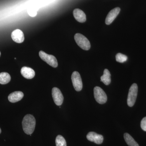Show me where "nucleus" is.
<instances>
[{"mask_svg":"<svg viewBox=\"0 0 146 146\" xmlns=\"http://www.w3.org/2000/svg\"><path fill=\"white\" fill-rule=\"evenodd\" d=\"M22 125L25 133L28 135H31L34 131L36 125L35 118L30 114L26 115L23 120Z\"/></svg>","mask_w":146,"mask_h":146,"instance_id":"nucleus-1","label":"nucleus"},{"mask_svg":"<svg viewBox=\"0 0 146 146\" xmlns=\"http://www.w3.org/2000/svg\"><path fill=\"white\" fill-rule=\"evenodd\" d=\"M138 87L136 83L133 84L131 86L128 95L127 103L129 107H132L136 102L138 94Z\"/></svg>","mask_w":146,"mask_h":146,"instance_id":"nucleus-2","label":"nucleus"},{"mask_svg":"<svg viewBox=\"0 0 146 146\" xmlns=\"http://www.w3.org/2000/svg\"><path fill=\"white\" fill-rule=\"evenodd\" d=\"M74 39L78 45L83 50H88L91 48L90 42L87 38L80 33H76L74 36Z\"/></svg>","mask_w":146,"mask_h":146,"instance_id":"nucleus-3","label":"nucleus"},{"mask_svg":"<svg viewBox=\"0 0 146 146\" xmlns=\"http://www.w3.org/2000/svg\"><path fill=\"white\" fill-rule=\"evenodd\" d=\"M94 96L95 100L100 104H104L107 102V95L104 91L99 86L94 88Z\"/></svg>","mask_w":146,"mask_h":146,"instance_id":"nucleus-4","label":"nucleus"},{"mask_svg":"<svg viewBox=\"0 0 146 146\" xmlns=\"http://www.w3.org/2000/svg\"><path fill=\"white\" fill-rule=\"evenodd\" d=\"M39 56L42 60H44L52 67L55 68L57 67V59L54 56L47 54L43 51H40L39 52Z\"/></svg>","mask_w":146,"mask_h":146,"instance_id":"nucleus-5","label":"nucleus"},{"mask_svg":"<svg viewBox=\"0 0 146 146\" xmlns=\"http://www.w3.org/2000/svg\"><path fill=\"white\" fill-rule=\"evenodd\" d=\"M72 82L74 88L76 91H80L82 89V82L81 76L79 73L75 71L72 75Z\"/></svg>","mask_w":146,"mask_h":146,"instance_id":"nucleus-6","label":"nucleus"},{"mask_svg":"<svg viewBox=\"0 0 146 146\" xmlns=\"http://www.w3.org/2000/svg\"><path fill=\"white\" fill-rule=\"evenodd\" d=\"M52 96L55 104L57 106L61 105L63 102L64 98L60 89L54 87L52 89Z\"/></svg>","mask_w":146,"mask_h":146,"instance_id":"nucleus-7","label":"nucleus"},{"mask_svg":"<svg viewBox=\"0 0 146 146\" xmlns=\"http://www.w3.org/2000/svg\"><path fill=\"white\" fill-rule=\"evenodd\" d=\"M86 138L91 142H94L95 143L100 145L103 142L104 137L102 135L98 134L96 132H89L86 136Z\"/></svg>","mask_w":146,"mask_h":146,"instance_id":"nucleus-8","label":"nucleus"},{"mask_svg":"<svg viewBox=\"0 0 146 146\" xmlns=\"http://www.w3.org/2000/svg\"><path fill=\"white\" fill-rule=\"evenodd\" d=\"M121 9L119 7H116L110 11L106 18V24L107 25H109L112 23V22L115 20L119 13Z\"/></svg>","mask_w":146,"mask_h":146,"instance_id":"nucleus-9","label":"nucleus"},{"mask_svg":"<svg viewBox=\"0 0 146 146\" xmlns=\"http://www.w3.org/2000/svg\"><path fill=\"white\" fill-rule=\"evenodd\" d=\"M11 38L13 41L18 43H21L25 40V36L23 32L20 29H16L11 33Z\"/></svg>","mask_w":146,"mask_h":146,"instance_id":"nucleus-10","label":"nucleus"},{"mask_svg":"<svg viewBox=\"0 0 146 146\" xmlns=\"http://www.w3.org/2000/svg\"><path fill=\"white\" fill-rule=\"evenodd\" d=\"M22 75L24 78L28 79H31L34 78L35 76V72L33 69L29 67H24L21 70Z\"/></svg>","mask_w":146,"mask_h":146,"instance_id":"nucleus-11","label":"nucleus"},{"mask_svg":"<svg viewBox=\"0 0 146 146\" xmlns=\"http://www.w3.org/2000/svg\"><path fill=\"white\" fill-rule=\"evenodd\" d=\"M74 17L77 21L80 23H84L86 21V16L85 13L81 9H76L73 11Z\"/></svg>","mask_w":146,"mask_h":146,"instance_id":"nucleus-12","label":"nucleus"},{"mask_svg":"<svg viewBox=\"0 0 146 146\" xmlns=\"http://www.w3.org/2000/svg\"><path fill=\"white\" fill-rule=\"evenodd\" d=\"M24 94L21 91H15L9 94L8 100L11 103H15L19 102L23 98Z\"/></svg>","mask_w":146,"mask_h":146,"instance_id":"nucleus-13","label":"nucleus"},{"mask_svg":"<svg viewBox=\"0 0 146 146\" xmlns=\"http://www.w3.org/2000/svg\"><path fill=\"white\" fill-rule=\"evenodd\" d=\"M111 74L109 70L108 69H105L104 71V74L101 77V80L102 82L105 85H109L111 82Z\"/></svg>","mask_w":146,"mask_h":146,"instance_id":"nucleus-14","label":"nucleus"},{"mask_svg":"<svg viewBox=\"0 0 146 146\" xmlns=\"http://www.w3.org/2000/svg\"><path fill=\"white\" fill-rule=\"evenodd\" d=\"M124 138L126 143L129 146H139L138 143L129 133H125L124 134Z\"/></svg>","mask_w":146,"mask_h":146,"instance_id":"nucleus-15","label":"nucleus"},{"mask_svg":"<svg viewBox=\"0 0 146 146\" xmlns=\"http://www.w3.org/2000/svg\"><path fill=\"white\" fill-rule=\"evenodd\" d=\"M11 80L10 75L8 73L2 72L0 73V84H5L8 83Z\"/></svg>","mask_w":146,"mask_h":146,"instance_id":"nucleus-16","label":"nucleus"},{"mask_svg":"<svg viewBox=\"0 0 146 146\" xmlns=\"http://www.w3.org/2000/svg\"><path fill=\"white\" fill-rule=\"evenodd\" d=\"M56 146H67L66 141L64 137L61 135H58L56 138Z\"/></svg>","mask_w":146,"mask_h":146,"instance_id":"nucleus-17","label":"nucleus"},{"mask_svg":"<svg viewBox=\"0 0 146 146\" xmlns=\"http://www.w3.org/2000/svg\"><path fill=\"white\" fill-rule=\"evenodd\" d=\"M116 60L118 62L123 63L127 60V57L125 55L119 53L116 55Z\"/></svg>","mask_w":146,"mask_h":146,"instance_id":"nucleus-18","label":"nucleus"},{"mask_svg":"<svg viewBox=\"0 0 146 146\" xmlns=\"http://www.w3.org/2000/svg\"><path fill=\"white\" fill-rule=\"evenodd\" d=\"M141 126L142 129L146 131V117L143 118L141 121Z\"/></svg>","mask_w":146,"mask_h":146,"instance_id":"nucleus-19","label":"nucleus"},{"mask_svg":"<svg viewBox=\"0 0 146 146\" xmlns=\"http://www.w3.org/2000/svg\"><path fill=\"white\" fill-rule=\"evenodd\" d=\"M28 12L29 15L31 17H35L36 16V13H37L36 11H33L32 12V11H28Z\"/></svg>","mask_w":146,"mask_h":146,"instance_id":"nucleus-20","label":"nucleus"},{"mask_svg":"<svg viewBox=\"0 0 146 146\" xmlns=\"http://www.w3.org/2000/svg\"><path fill=\"white\" fill-rule=\"evenodd\" d=\"M1 129L0 128V133H1Z\"/></svg>","mask_w":146,"mask_h":146,"instance_id":"nucleus-21","label":"nucleus"},{"mask_svg":"<svg viewBox=\"0 0 146 146\" xmlns=\"http://www.w3.org/2000/svg\"><path fill=\"white\" fill-rule=\"evenodd\" d=\"M1 52H0V56H1Z\"/></svg>","mask_w":146,"mask_h":146,"instance_id":"nucleus-22","label":"nucleus"}]
</instances>
